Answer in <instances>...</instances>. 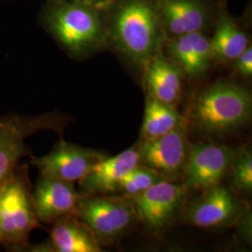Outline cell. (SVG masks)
I'll use <instances>...</instances> for the list:
<instances>
[{
	"mask_svg": "<svg viewBox=\"0 0 252 252\" xmlns=\"http://www.w3.org/2000/svg\"><path fill=\"white\" fill-rule=\"evenodd\" d=\"M37 23L76 60L87 59L108 45L107 9L95 4L45 0Z\"/></svg>",
	"mask_w": 252,
	"mask_h": 252,
	"instance_id": "6da1fadb",
	"label": "cell"
},
{
	"mask_svg": "<svg viewBox=\"0 0 252 252\" xmlns=\"http://www.w3.org/2000/svg\"><path fill=\"white\" fill-rule=\"evenodd\" d=\"M108 43L144 70L165 40L158 0H115L107 9Z\"/></svg>",
	"mask_w": 252,
	"mask_h": 252,
	"instance_id": "7a4b0ae2",
	"label": "cell"
},
{
	"mask_svg": "<svg viewBox=\"0 0 252 252\" xmlns=\"http://www.w3.org/2000/svg\"><path fill=\"white\" fill-rule=\"evenodd\" d=\"M252 106V95L244 86L217 81L195 93L189 104V122L203 133L226 134L249 120Z\"/></svg>",
	"mask_w": 252,
	"mask_h": 252,
	"instance_id": "3957f363",
	"label": "cell"
},
{
	"mask_svg": "<svg viewBox=\"0 0 252 252\" xmlns=\"http://www.w3.org/2000/svg\"><path fill=\"white\" fill-rule=\"evenodd\" d=\"M38 222L28 171L18 165L0 189V248L25 252Z\"/></svg>",
	"mask_w": 252,
	"mask_h": 252,
	"instance_id": "277c9868",
	"label": "cell"
},
{
	"mask_svg": "<svg viewBox=\"0 0 252 252\" xmlns=\"http://www.w3.org/2000/svg\"><path fill=\"white\" fill-rule=\"evenodd\" d=\"M71 120L59 112L40 115L8 113L0 117V189L18 166L21 158L30 155L27 140L41 131L62 135Z\"/></svg>",
	"mask_w": 252,
	"mask_h": 252,
	"instance_id": "5b68a950",
	"label": "cell"
},
{
	"mask_svg": "<svg viewBox=\"0 0 252 252\" xmlns=\"http://www.w3.org/2000/svg\"><path fill=\"white\" fill-rule=\"evenodd\" d=\"M77 217L99 243L115 240L133 225L136 216L131 198L81 194Z\"/></svg>",
	"mask_w": 252,
	"mask_h": 252,
	"instance_id": "8992f818",
	"label": "cell"
},
{
	"mask_svg": "<svg viewBox=\"0 0 252 252\" xmlns=\"http://www.w3.org/2000/svg\"><path fill=\"white\" fill-rule=\"evenodd\" d=\"M187 129L188 121L184 119L165 135L153 139H141L136 146L139 162L165 180H177L183 175L189 156L190 145Z\"/></svg>",
	"mask_w": 252,
	"mask_h": 252,
	"instance_id": "52a82bcc",
	"label": "cell"
},
{
	"mask_svg": "<svg viewBox=\"0 0 252 252\" xmlns=\"http://www.w3.org/2000/svg\"><path fill=\"white\" fill-rule=\"evenodd\" d=\"M237 151L224 145L200 141L189 147L183 177L187 189L206 190L220 184L234 162Z\"/></svg>",
	"mask_w": 252,
	"mask_h": 252,
	"instance_id": "ba28073f",
	"label": "cell"
},
{
	"mask_svg": "<svg viewBox=\"0 0 252 252\" xmlns=\"http://www.w3.org/2000/svg\"><path fill=\"white\" fill-rule=\"evenodd\" d=\"M106 155L98 151L64 141L63 138L44 156H31V164L40 175L67 182L81 181Z\"/></svg>",
	"mask_w": 252,
	"mask_h": 252,
	"instance_id": "9c48e42d",
	"label": "cell"
},
{
	"mask_svg": "<svg viewBox=\"0 0 252 252\" xmlns=\"http://www.w3.org/2000/svg\"><path fill=\"white\" fill-rule=\"evenodd\" d=\"M187 190L183 184L161 180L131 198L135 216L149 230L160 232L170 225Z\"/></svg>",
	"mask_w": 252,
	"mask_h": 252,
	"instance_id": "30bf717a",
	"label": "cell"
},
{
	"mask_svg": "<svg viewBox=\"0 0 252 252\" xmlns=\"http://www.w3.org/2000/svg\"><path fill=\"white\" fill-rule=\"evenodd\" d=\"M203 191L185 210L186 223L204 229L221 228L234 224L243 216V202L225 186L219 184Z\"/></svg>",
	"mask_w": 252,
	"mask_h": 252,
	"instance_id": "8fae6325",
	"label": "cell"
},
{
	"mask_svg": "<svg viewBox=\"0 0 252 252\" xmlns=\"http://www.w3.org/2000/svg\"><path fill=\"white\" fill-rule=\"evenodd\" d=\"M165 39L203 32L216 14L211 0H158Z\"/></svg>",
	"mask_w": 252,
	"mask_h": 252,
	"instance_id": "7c38bea8",
	"label": "cell"
},
{
	"mask_svg": "<svg viewBox=\"0 0 252 252\" xmlns=\"http://www.w3.org/2000/svg\"><path fill=\"white\" fill-rule=\"evenodd\" d=\"M81 197L74 183L42 175L32 189L36 218L44 223H54L64 217L77 216Z\"/></svg>",
	"mask_w": 252,
	"mask_h": 252,
	"instance_id": "4fadbf2b",
	"label": "cell"
},
{
	"mask_svg": "<svg viewBox=\"0 0 252 252\" xmlns=\"http://www.w3.org/2000/svg\"><path fill=\"white\" fill-rule=\"evenodd\" d=\"M162 46L167 57L190 79L205 76L214 61L210 38L204 32L167 38Z\"/></svg>",
	"mask_w": 252,
	"mask_h": 252,
	"instance_id": "5bb4252c",
	"label": "cell"
},
{
	"mask_svg": "<svg viewBox=\"0 0 252 252\" xmlns=\"http://www.w3.org/2000/svg\"><path fill=\"white\" fill-rule=\"evenodd\" d=\"M138 163L139 154L136 147L127 149L113 157L106 156L79 181V191L83 195L117 191L121 180Z\"/></svg>",
	"mask_w": 252,
	"mask_h": 252,
	"instance_id": "9a60e30c",
	"label": "cell"
},
{
	"mask_svg": "<svg viewBox=\"0 0 252 252\" xmlns=\"http://www.w3.org/2000/svg\"><path fill=\"white\" fill-rule=\"evenodd\" d=\"M50 239L45 243L30 246L25 252H99L98 240L77 216L62 218L53 223Z\"/></svg>",
	"mask_w": 252,
	"mask_h": 252,
	"instance_id": "2e32d148",
	"label": "cell"
},
{
	"mask_svg": "<svg viewBox=\"0 0 252 252\" xmlns=\"http://www.w3.org/2000/svg\"><path fill=\"white\" fill-rule=\"evenodd\" d=\"M180 67L164 54L162 46L144 69V83L149 96L176 107L182 92Z\"/></svg>",
	"mask_w": 252,
	"mask_h": 252,
	"instance_id": "e0dca14e",
	"label": "cell"
},
{
	"mask_svg": "<svg viewBox=\"0 0 252 252\" xmlns=\"http://www.w3.org/2000/svg\"><path fill=\"white\" fill-rule=\"evenodd\" d=\"M215 15L214 34L210 38L213 58L232 62L250 46L249 37L224 9L218 10Z\"/></svg>",
	"mask_w": 252,
	"mask_h": 252,
	"instance_id": "ac0fdd59",
	"label": "cell"
},
{
	"mask_svg": "<svg viewBox=\"0 0 252 252\" xmlns=\"http://www.w3.org/2000/svg\"><path fill=\"white\" fill-rule=\"evenodd\" d=\"M184 119L176 107L148 96L140 131L141 139H153L165 135Z\"/></svg>",
	"mask_w": 252,
	"mask_h": 252,
	"instance_id": "d6986e66",
	"label": "cell"
},
{
	"mask_svg": "<svg viewBox=\"0 0 252 252\" xmlns=\"http://www.w3.org/2000/svg\"><path fill=\"white\" fill-rule=\"evenodd\" d=\"M163 180L165 179L158 173L139 162L121 180L117 191H120L123 196L133 198L135 195L152 187L155 183Z\"/></svg>",
	"mask_w": 252,
	"mask_h": 252,
	"instance_id": "ffe728a7",
	"label": "cell"
},
{
	"mask_svg": "<svg viewBox=\"0 0 252 252\" xmlns=\"http://www.w3.org/2000/svg\"><path fill=\"white\" fill-rule=\"evenodd\" d=\"M231 181L234 188L244 192L252 189V154L249 149L237 152L230 167Z\"/></svg>",
	"mask_w": 252,
	"mask_h": 252,
	"instance_id": "44dd1931",
	"label": "cell"
},
{
	"mask_svg": "<svg viewBox=\"0 0 252 252\" xmlns=\"http://www.w3.org/2000/svg\"><path fill=\"white\" fill-rule=\"evenodd\" d=\"M237 71L246 78H251L252 75V48L249 46L242 54L234 59Z\"/></svg>",
	"mask_w": 252,
	"mask_h": 252,
	"instance_id": "7402d4cb",
	"label": "cell"
},
{
	"mask_svg": "<svg viewBox=\"0 0 252 252\" xmlns=\"http://www.w3.org/2000/svg\"><path fill=\"white\" fill-rule=\"evenodd\" d=\"M54 1H68V0H54ZM73 1H83V2H88L92 4H95L101 7H104L106 9H108V6L110 4H112L115 0H73Z\"/></svg>",
	"mask_w": 252,
	"mask_h": 252,
	"instance_id": "603a6c76",
	"label": "cell"
}]
</instances>
